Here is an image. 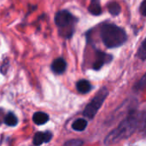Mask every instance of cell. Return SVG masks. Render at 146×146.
Masks as SVG:
<instances>
[{
	"label": "cell",
	"mask_w": 146,
	"mask_h": 146,
	"mask_svg": "<svg viewBox=\"0 0 146 146\" xmlns=\"http://www.w3.org/2000/svg\"><path fill=\"white\" fill-rule=\"evenodd\" d=\"M137 114L136 112L130 113L128 116L123 120L120 125L111 131L108 136L105 138V145H114L123 139L129 138L133 134L135 131H138V121H137Z\"/></svg>",
	"instance_id": "6da1fadb"
},
{
	"label": "cell",
	"mask_w": 146,
	"mask_h": 146,
	"mask_svg": "<svg viewBox=\"0 0 146 146\" xmlns=\"http://www.w3.org/2000/svg\"><path fill=\"white\" fill-rule=\"evenodd\" d=\"M76 89L79 92L86 94L92 90V85L86 80H80L76 83Z\"/></svg>",
	"instance_id": "ba28073f"
},
{
	"label": "cell",
	"mask_w": 146,
	"mask_h": 146,
	"mask_svg": "<svg viewBox=\"0 0 146 146\" xmlns=\"http://www.w3.org/2000/svg\"><path fill=\"white\" fill-rule=\"evenodd\" d=\"M53 135L50 132H38L33 137V145L36 146L41 145L44 143H48L51 140Z\"/></svg>",
	"instance_id": "52a82bcc"
},
{
	"label": "cell",
	"mask_w": 146,
	"mask_h": 146,
	"mask_svg": "<svg viewBox=\"0 0 146 146\" xmlns=\"http://www.w3.org/2000/svg\"><path fill=\"white\" fill-rule=\"evenodd\" d=\"M33 121L36 125L41 126L49 121V115L44 112H36L33 116Z\"/></svg>",
	"instance_id": "9c48e42d"
},
{
	"label": "cell",
	"mask_w": 146,
	"mask_h": 146,
	"mask_svg": "<svg viewBox=\"0 0 146 146\" xmlns=\"http://www.w3.org/2000/svg\"><path fill=\"white\" fill-rule=\"evenodd\" d=\"M139 11L141 13L142 15L146 16V0H144L141 4H140V7H139Z\"/></svg>",
	"instance_id": "d6986e66"
},
{
	"label": "cell",
	"mask_w": 146,
	"mask_h": 146,
	"mask_svg": "<svg viewBox=\"0 0 146 146\" xmlns=\"http://www.w3.org/2000/svg\"><path fill=\"white\" fill-rule=\"evenodd\" d=\"M108 10L109 12L112 15H118L121 12V6L119 3H115V2H112L108 4Z\"/></svg>",
	"instance_id": "5bb4252c"
},
{
	"label": "cell",
	"mask_w": 146,
	"mask_h": 146,
	"mask_svg": "<svg viewBox=\"0 0 146 146\" xmlns=\"http://www.w3.org/2000/svg\"><path fill=\"white\" fill-rule=\"evenodd\" d=\"M83 145V141L80 139H72L66 142L63 146H81Z\"/></svg>",
	"instance_id": "e0dca14e"
},
{
	"label": "cell",
	"mask_w": 146,
	"mask_h": 146,
	"mask_svg": "<svg viewBox=\"0 0 146 146\" xmlns=\"http://www.w3.org/2000/svg\"><path fill=\"white\" fill-rule=\"evenodd\" d=\"M87 127V121L85 119H78L75 121H74L72 127L74 130L78 131V132H82L84 131Z\"/></svg>",
	"instance_id": "7c38bea8"
},
{
	"label": "cell",
	"mask_w": 146,
	"mask_h": 146,
	"mask_svg": "<svg viewBox=\"0 0 146 146\" xmlns=\"http://www.w3.org/2000/svg\"><path fill=\"white\" fill-rule=\"evenodd\" d=\"M136 56H137L138 58H139V59H141L143 61L146 59V38L144 39V41L140 44L139 48L138 49Z\"/></svg>",
	"instance_id": "9a60e30c"
},
{
	"label": "cell",
	"mask_w": 146,
	"mask_h": 146,
	"mask_svg": "<svg viewBox=\"0 0 146 146\" xmlns=\"http://www.w3.org/2000/svg\"><path fill=\"white\" fill-rule=\"evenodd\" d=\"M109 95V91L106 87H103L101 88L98 93L95 95V97L92 98V100L86 105V107L85 108L84 111H83V115L84 116H86V118L92 120L95 117V115H97L98 110L101 108V106L103 105L104 100L106 99V98Z\"/></svg>",
	"instance_id": "277c9868"
},
{
	"label": "cell",
	"mask_w": 146,
	"mask_h": 146,
	"mask_svg": "<svg viewBox=\"0 0 146 146\" xmlns=\"http://www.w3.org/2000/svg\"><path fill=\"white\" fill-rule=\"evenodd\" d=\"M101 38L107 48H117L127 41L126 32L115 24H104L100 30Z\"/></svg>",
	"instance_id": "7a4b0ae2"
},
{
	"label": "cell",
	"mask_w": 146,
	"mask_h": 146,
	"mask_svg": "<svg viewBox=\"0 0 146 146\" xmlns=\"http://www.w3.org/2000/svg\"><path fill=\"white\" fill-rule=\"evenodd\" d=\"M112 60V56L103 51L97 50L95 53V60L92 64V68L94 70H99L105 63L110 62Z\"/></svg>",
	"instance_id": "5b68a950"
},
{
	"label": "cell",
	"mask_w": 146,
	"mask_h": 146,
	"mask_svg": "<svg viewBox=\"0 0 146 146\" xmlns=\"http://www.w3.org/2000/svg\"><path fill=\"white\" fill-rule=\"evenodd\" d=\"M136 88L139 90H143L146 88V74L143 76V78L139 81V83L136 85Z\"/></svg>",
	"instance_id": "ac0fdd59"
},
{
	"label": "cell",
	"mask_w": 146,
	"mask_h": 146,
	"mask_svg": "<svg viewBox=\"0 0 146 146\" xmlns=\"http://www.w3.org/2000/svg\"><path fill=\"white\" fill-rule=\"evenodd\" d=\"M88 11L93 15H99L102 14V8L100 5L99 0H92L89 7H88Z\"/></svg>",
	"instance_id": "30bf717a"
},
{
	"label": "cell",
	"mask_w": 146,
	"mask_h": 146,
	"mask_svg": "<svg viewBox=\"0 0 146 146\" xmlns=\"http://www.w3.org/2000/svg\"><path fill=\"white\" fill-rule=\"evenodd\" d=\"M54 21L58 28L59 34L66 38L69 39L73 37L75 26L78 22V18L74 16L67 9H62L56 13Z\"/></svg>",
	"instance_id": "3957f363"
},
{
	"label": "cell",
	"mask_w": 146,
	"mask_h": 146,
	"mask_svg": "<svg viewBox=\"0 0 146 146\" xmlns=\"http://www.w3.org/2000/svg\"><path fill=\"white\" fill-rule=\"evenodd\" d=\"M4 123L9 127H15L18 123V119L16 115L13 113H8L4 117Z\"/></svg>",
	"instance_id": "4fadbf2b"
},
{
	"label": "cell",
	"mask_w": 146,
	"mask_h": 146,
	"mask_svg": "<svg viewBox=\"0 0 146 146\" xmlns=\"http://www.w3.org/2000/svg\"><path fill=\"white\" fill-rule=\"evenodd\" d=\"M9 59L8 58H5L3 62H2V63H1V65H0V72L2 73V74H6V73H7V71H8V69H9Z\"/></svg>",
	"instance_id": "2e32d148"
},
{
	"label": "cell",
	"mask_w": 146,
	"mask_h": 146,
	"mask_svg": "<svg viewBox=\"0 0 146 146\" xmlns=\"http://www.w3.org/2000/svg\"><path fill=\"white\" fill-rule=\"evenodd\" d=\"M67 62L63 57H57L53 60L50 68L52 72L56 74H62L67 69Z\"/></svg>",
	"instance_id": "8992f818"
},
{
	"label": "cell",
	"mask_w": 146,
	"mask_h": 146,
	"mask_svg": "<svg viewBox=\"0 0 146 146\" xmlns=\"http://www.w3.org/2000/svg\"><path fill=\"white\" fill-rule=\"evenodd\" d=\"M138 131L146 130V112L137 114Z\"/></svg>",
	"instance_id": "8fae6325"
}]
</instances>
